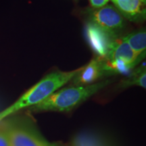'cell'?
<instances>
[{
  "label": "cell",
  "mask_w": 146,
  "mask_h": 146,
  "mask_svg": "<svg viewBox=\"0 0 146 146\" xmlns=\"http://www.w3.org/2000/svg\"><path fill=\"white\" fill-rule=\"evenodd\" d=\"M5 129L10 146H57L45 139L35 129L30 127L13 125Z\"/></svg>",
  "instance_id": "4"
},
{
  "label": "cell",
  "mask_w": 146,
  "mask_h": 146,
  "mask_svg": "<svg viewBox=\"0 0 146 146\" xmlns=\"http://www.w3.org/2000/svg\"><path fill=\"white\" fill-rule=\"evenodd\" d=\"M131 48L139 56H145L146 49V33L145 31L131 33L123 36Z\"/></svg>",
  "instance_id": "9"
},
{
  "label": "cell",
  "mask_w": 146,
  "mask_h": 146,
  "mask_svg": "<svg viewBox=\"0 0 146 146\" xmlns=\"http://www.w3.org/2000/svg\"><path fill=\"white\" fill-rule=\"evenodd\" d=\"M144 57L145 56L137 54L123 37L118 36L113 43L108 54L104 58L109 60H120L135 68Z\"/></svg>",
  "instance_id": "7"
},
{
  "label": "cell",
  "mask_w": 146,
  "mask_h": 146,
  "mask_svg": "<svg viewBox=\"0 0 146 146\" xmlns=\"http://www.w3.org/2000/svg\"><path fill=\"white\" fill-rule=\"evenodd\" d=\"M139 86L146 88V72L145 64L140 66L127 79L123 80L119 84L121 88H127L131 86Z\"/></svg>",
  "instance_id": "10"
},
{
  "label": "cell",
  "mask_w": 146,
  "mask_h": 146,
  "mask_svg": "<svg viewBox=\"0 0 146 146\" xmlns=\"http://www.w3.org/2000/svg\"><path fill=\"white\" fill-rule=\"evenodd\" d=\"M112 83L110 80L85 86H70L57 90L41 103L30 108L35 112H68Z\"/></svg>",
  "instance_id": "2"
},
{
  "label": "cell",
  "mask_w": 146,
  "mask_h": 146,
  "mask_svg": "<svg viewBox=\"0 0 146 146\" xmlns=\"http://www.w3.org/2000/svg\"><path fill=\"white\" fill-rule=\"evenodd\" d=\"M110 0H90L91 6L94 8H99L107 5Z\"/></svg>",
  "instance_id": "13"
},
{
  "label": "cell",
  "mask_w": 146,
  "mask_h": 146,
  "mask_svg": "<svg viewBox=\"0 0 146 146\" xmlns=\"http://www.w3.org/2000/svg\"><path fill=\"white\" fill-rule=\"evenodd\" d=\"M106 76L104 66V58L97 56L87 65L80 68L70 82L74 86H85L95 83L100 78Z\"/></svg>",
  "instance_id": "6"
},
{
  "label": "cell",
  "mask_w": 146,
  "mask_h": 146,
  "mask_svg": "<svg viewBox=\"0 0 146 146\" xmlns=\"http://www.w3.org/2000/svg\"><path fill=\"white\" fill-rule=\"evenodd\" d=\"M0 146H10L5 129H0Z\"/></svg>",
  "instance_id": "12"
},
{
  "label": "cell",
  "mask_w": 146,
  "mask_h": 146,
  "mask_svg": "<svg viewBox=\"0 0 146 146\" xmlns=\"http://www.w3.org/2000/svg\"><path fill=\"white\" fill-rule=\"evenodd\" d=\"M79 68L69 72L56 71L47 74L25 92L13 104L0 112V122L22 109L31 108L41 103L63 85L70 82L78 72Z\"/></svg>",
  "instance_id": "1"
},
{
  "label": "cell",
  "mask_w": 146,
  "mask_h": 146,
  "mask_svg": "<svg viewBox=\"0 0 146 146\" xmlns=\"http://www.w3.org/2000/svg\"><path fill=\"white\" fill-rule=\"evenodd\" d=\"M72 146H104L98 138L90 135H80L74 139Z\"/></svg>",
  "instance_id": "11"
},
{
  "label": "cell",
  "mask_w": 146,
  "mask_h": 146,
  "mask_svg": "<svg viewBox=\"0 0 146 146\" xmlns=\"http://www.w3.org/2000/svg\"><path fill=\"white\" fill-rule=\"evenodd\" d=\"M85 34L88 43L98 57L106 58L111 47L118 36L110 33L89 22L85 28Z\"/></svg>",
  "instance_id": "5"
},
{
  "label": "cell",
  "mask_w": 146,
  "mask_h": 146,
  "mask_svg": "<svg viewBox=\"0 0 146 146\" xmlns=\"http://www.w3.org/2000/svg\"><path fill=\"white\" fill-rule=\"evenodd\" d=\"M87 14L89 22L114 35L118 36L125 25L124 17L112 5L91 9L88 10Z\"/></svg>",
  "instance_id": "3"
},
{
  "label": "cell",
  "mask_w": 146,
  "mask_h": 146,
  "mask_svg": "<svg viewBox=\"0 0 146 146\" xmlns=\"http://www.w3.org/2000/svg\"><path fill=\"white\" fill-rule=\"evenodd\" d=\"M112 1L122 16L129 21L139 22L145 20V0H112Z\"/></svg>",
  "instance_id": "8"
}]
</instances>
